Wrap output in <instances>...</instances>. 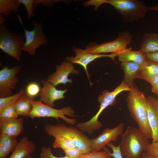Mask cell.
<instances>
[{
    "instance_id": "1",
    "label": "cell",
    "mask_w": 158,
    "mask_h": 158,
    "mask_svg": "<svg viewBox=\"0 0 158 158\" xmlns=\"http://www.w3.org/2000/svg\"><path fill=\"white\" fill-rule=\"evenodd\" d=\"M130 87L126 100L131 117L146 137L152 139V133L147 116V98L134 83Z\"/></svg>"
},
{
    "instance_id": "2",
    "label": "cell",
    "mask_w": 158,
    "mask_h": 158,
    "mask_svg": "<svg viewBox=\"0 0 158 158\" xmlns=\"http://www.w3.org/2000/svg\"><path fill=\"white\" fill-rule=\"evenodd\" d=\"M130 87L123 81L113 91L109 92L104 90L97 98L100 104L99 109L97 113L89 121L80 122L76 127L83 132H86L89 134H93L103 126L102 124L98 121V118L103 111L110 105H114L116 102L117 95L123 91H129Z\"/></svg>"
},
{
    "instance_id": "3",
    "label": "cell",
    "mask_w": 158,
    "mask_h": 158,
    "mask_svg": "<svg viewBox=\"0 0 158 158\" xmlns=\"http://www.w3.org/2000/svg\"><path fill=\"white\" fill-rule=\"evenodd\" d=\"M150 143L149 139L138 128L128 126L122 134L119 145L123 156L126 158H139Z\"/></svg>"
},
{
    "instance_id": "4",
    "label": "cell",
    "mask_w": 158,
    "mask_h": 158,
    "mask_svg": "<svg viewBox=\"0 0 158 158\" xmlns=\"http://www.w3.org/2000/svg\"><path fill=\"white\" fill-rule=\"evenodd\" d=\"M44 129L47 133L54 138L63 137L70 140L83 154L91 152L90 139L83 132L76 128L59 124L56 125L47 124L44 126Z\"/></svg>"
},
{
    "instance_id": "5",
    "label": "cell",
    "mask_w": 158,
    "mask_h": 158,
    "mask_svg": "<svg viewBox=\"0 0 158 158\" xmlns=\"http://www.w3.org/2000/svg\"><path fill=\"white\" fill-rule=\"evenodd\" d=\"M107 3L114 7L126 23L144 18L149 10L144 2L137 0H108Z\"/></svg>"
},
{
    "instance_id": "6",
    "label": "cell",
    "mask_w": 158,
    "mask_h": 158,
    "mask_svg": "<svg viewBox=\"0 0 158 158\" xmlns=\"http://www.w3.org/2000/svg\"><path fill=\"white\" fill-rule=\"evenodd\" d=\"M32 110L28 117L32 119L36 117H51L59 121V118L62 119L66 123L71 125L76 122L75 119L70 118L65 115L75 117L74 110L69 106L64 107L60 109H55L43 103L40 99L35 101L32 100Z\"/></svg>"
},
{
    "instance_id": "7",
    "label": "cell",
    "mask_w": 158,
    "mask_h": 158,
    "mask_svg": "<svg viewBox=\"0 0 158 158\" xmlns=\"http://www.w3.org/2000/svg\"><path fill=\"white\" fill-rule=\"evenodd\" d=\"M25 37L22 34L10 31L5 23L0 24V49L18 61L25 44Z\"/></svg>"
},
{
    "instance_id": "8",
    "label": "cell",
    "mask_w": 158,
    "mask_h": 158,
    "mask_svg": "<svg viewBox=\"0 0 158 158\" xmlns=\"http://www.w3.org/2000/svg\"><path fill=\"white\" fill-rule=\"evenodd\" d=\"M133 36L128 31L121 32L115 40L100 44H90L86 48L87 52L93 54L111 53L118 54L127 49Z\"/></svg>"
},
{
    "instance_id": "9",
    "label": "cell",
    "mask_w": 158,
    "mask_h": 158,
    "mask_svg": "<svg viewBox=\"0 0 158 158\" xmlns=\"http://www.w3.org/2000/svg\"><path fill=\"white\" fill-rule=\"evenodd\" d=\"M17 15L23 28L25 38V44L22 50L27 52L31 56H34L37 48L41 45H47L48 43V39L43 31L42 24L36 20H34L32 22L34 26L33 29L27 30L23 26L20 16Z\"/></svg>"
},
{
    "instance_id": "10",
    "label": "cell",
    "mask_w": 158,
    "mask_h": 158,
    "mask_svg": "<svg viewBox=\"0 0 158 158\" xmlns=\"http://www.w3.org/2000/svg\"><path fill=\"white\" fill-rule=\"evenodd\" d=\"M22 68L15 66L9 68L5 66L0 71V97H4L12 95V90L15 88L18 79L16 76Z\"/></svg>"
},
{
    "instance_id": "11",
    "label": "cell",
    "mask_w": 158,
    "mask_h": 158,
    "mask_svg": "<svg viewBox=\"0 0 158 158\" xmlns=\"http://www.w3.org/2000/svg\"><path fill=\"white\" fill-rule=\"evenodd\" d=\"M124 123H120L113 128H107L105 129L97 137L90 139L91 152L100 151L102 149H104L109 142H116L118 137L124 132Z\"/></svg>"
},
{
    "instance_id": "12",
    "label": "cell",
    "mask_w": 158,
    "mask_h": 158,
    "mask_svg": "<svg viewBox=\"0 0 158 158\" xmlns=\"http://www.w3.org/2000/svg\"><path fill=\"white\" fill-rule=\"evenodd\" d=\"M73 49L75 53V56L74 57L68 56L66 58V60L73 64H78L84 68L91 85L92 83L90 80V75L87 70L88 64L95 59L102 57H108L115 61V57L118 55V54L114 53L109 54H92L87 52L85 49L75 47H73Z\"/></svg>"
},
{
    "instance_id": "13",
    "label": "cell",
    "mask_w": 158,
    "mask_h": 158,
    "mask_svg": "<svg viewBox=\"0 0 158 158\" xmlns=\"http://www.w3.org/2000/svg\"><path fill=\"white\" fill-rule=\"evenodd\" d=\"M79 71L73 66V63L67 61H64L60 65L56 66V70L50 75L47 80L55 87L59 84H65L72 82V80L68 78L71 74H78Z\"/></svg>"
},
{
    "instance_id": "14",
    "label": "cell",
    "mask_w": 158,
    "mask_h": 158,
    "mask_svg": "<svg viewBox=\"0 0 158 158\" xmlns=\"http://www.w3.org/2000/svg\"><path fill=\"white\" fill-rule=\"evenodd\" d=\"M43 87L39 94L40 100L44 104L54 107V103L57 100L64 99V94L68 90H59L55 86L44 79L41 81Z\"/></svg>"
},
{
    "instance_id": "15",
    "label": "cell",
    "mask_w": 158,
    "mask_h": 158,
    "mask_svg": "<svg viewBox=\"0 0 158 158\" xmlns=\"http://www.w3.org/2000/svg\"><path fill=\"white\" fill-rule=\"evenodd\" d=\"M147 116L152 133V142L158 140V100L149 96L147 98Z\"/></svg>"
},
{
    "instance_id": "16",
    "label": "cell",
    "mask_w": 158,
    "mask_h": 158,
    "mask_svg": "<svg viewBox=\"0 0 158 158\" xmlns=\"http://www.w3.org/2000/svg\"><path fill=\"white\" fill-rule=\"evenodd\" d=\"M22 118L0 120V134L17 137L23 130Z\"/></svg>"
},
{
    "instance_id": "17",
    "label": "cell",
    "mask_w": 158,
    "mask_h": 158,
    "mask_svg": "<svg viewBox=\"0 0 158 158\" xmlns=\"http://www.w3.org/2000/svg\"><path fill=\"white\" fill-rule=\"evenodd\" d=\"M35 149V145L33 141L24 136L20 139L8 158H26L33 153Z\"/></svg>"
},
{
    "instance_id": "18",
    "label": "cell",
    "mask_w": 158,
    "mask_h": 158,
    "mask_svg": "<svg viewBox=\"0 0 158 158\" xmlns=\"http://www.w3.org/2000/svg\"><path fill=\"white\" fill-rule=\"evenodd\" d=\"M118 60L121 63L132 62L142 66L147 61L145 54L140 50L134 51L130 47L118 54Z\"/></svg>"
},
{
    "instance_id": "19",
    "label": "cell",
    "mask_w": 158,
    "mask_h": 158,
    "mask_svg": "<svg viewBox=\"0 0 158 158\" xmlns=\"http://www.w3.org/2000/svg\"><path fill=\"white\" fill-rule=\"evenodd\" d=\"M121 66L123 71V81L130 87L133 83L134 80L137 78L143 66L132 62L121 63Z\"/></svg>"
},
{
    "instance_id": "20",
    "label": "cell",
    "mask_w": 158,
    "mask_h": 158,
    "mask_svg": "<svg viewBox=\"0 0 158 158\" xmlns=\"http://www.w3.org/2000/svg\"><path fill=\"white\" fill-rule=\"evenodd\" d=\"M17 137L0 134V158H6L18 144Z\"/></svg>"
},
{
    "instance_id": "21",
    "label": "cell",
    "mask_w": 158,
    "mask_h": 158,
    "mask_svg": "<svg viewBox=\"0 0 158 158\" xmlns=\"http://www.w3.org/2000/svg\"><path fill=\"white\" fill-rule=\"evenodd\" d=\"M140 50L145 54L158 51V33L145 34L142 37Z\"/></svg>"
},
{
    "instance_id": "22",
    "label": "cell",
    "mask_w": 158,
    "mask_h": 158,
    "mask_svg": "<svg viewBox=\"0 0 158 158\" xmlns=\"http://www.w3.org/2000/svg\"><path fill=\"white\" fill-rule=\"evenodd\" d=\"M32 100H35L29 97L25 93L15 104V107L18 116L28 117L32 108Z\"/></svg>"
},
{
    "instance_id": "23",
    "label": "cell",
    "mask_w": 158,
    "mask_h": 158,
    "mask_svg": "<svg viewBox=\"0 0 158 158\" xmlns=\"http://www.w3.org/2000/svg\"><path fill=\"white\" fill-rule=\"evenodd\" d=\"M158 75V63L147 60L143 66L137 78L150 82L154 77Z\"/></svg>"
},
{
    "instance_id": "24",
    "label": "cell",
    "mask_w": 158,
    "mask_h": 158,
    "mask_svg": "<svg viewBox=\"0 0 158 158\" xmlns=\"http://www.w3.org/2000/svg\"><path fill=\"white\" fill-rule=\"evenodd\" d=\"M19 5L18 0H0V14L9 17L10 12H18Z\"/></svg>"
},
{
    "instance_id": "25",
    "label": "cell",
    "mask_w": 158,
    "mask_h": 158,
    "mask_svg": "<svg viewBox=\"0 0 158 158\" xmlns=\"http://www.w3.org/2000/svg\"><path fill=\"white\" fill-rule=\"evenodd\" d=\"M25 92V90L21 88L17 93L4 97L0 98V111L6 107L15 104L16 102L23 96Z\"/></svg>"
},
{
    "instance_id": "26",
    "label": "cell",
    "mask_w": 158,
    "mask_h": 158,
    "mask_svg": "<svg viewBox=\"0 0 158 158\" xmlns=\"http://www.w3.org/2000/svg\"><path fill=\"white\" fill-rule=\"evenodd\" d=\"M54 138L55 139L53 144V146L54 148H59L63 150L76 147L71 140L66 138L58 137Z\"/></svg>"
},
{
    "instance_id": "27",
    "label": "cell",
    "mask_w": 158,
    "mask_h": 158,
    "mask_svg": "<svg viewBox=\"0 0 158 158\" xmlns=\"http://www.w3.org/2000/svg\"><path fill=\"white\" fill-rule=\"evenodd\" d=\"M18 115L15 107V104L8 106L0 111V120L18 118Z\"/></svg>"
},
{
    "instance_id": "28",
    "label": "cell",
    "mask_w": 158,
    "mask_h": 158,
    "mask_svg": "<svg viewBox=\"0 0 158 158\" xmlns=\"http://www.w3.org/2000/svg\"><path fill=\"white\" fill-rule=\"evenodd\" d=\"M104 150L99 152H91L83 154L78 158H111V152L106 147Z\"/></svg>"
},
{
    "instance_id": "29",
    "label": "cell",
    "mask_w": 158,
    "mask_h": 158,
    "mask_svg": "<svg viewBox=\"0 0 158 158\" xmlns=\"http://www.w3.org/2000/svg\"><path fill=\"white\" fill-rule=\"evenodd\" d=\"M41 90L40 85L37 83L32 82L27 86L25 93L30 97L35 99V98L39 94Z\"/></svg>"
},
{
    "instance_id": "30",
    "label": "cell",
    "mask_w": 158,
    "mask_h": 158,
    "mask_svg": "<svg viewBox=\"0 0 158 158\" xmlns=\"http://www.w3.org/2000/svg\"><path fill=\"white\" fill-rule=\"evenodd\" d=\"M145 152L151 158H158V140L150 143Z\"/></svg>"
},
{
    "instance_id": "31",
    "label": "cell",
    "mask_w": 158,
    "mask_h": 158,
    "mask_svg": "<svg viewBox=\"0 0 158 158\" xmlns=\"http://www.w3.org/2000/svg\"><path fill=\"white\" fill-rule=\"evenodd\" d=\"M19 4H23L25 7L27 13L28 20L32 18L33 12V5L34 0H18Z\"/></svg>"
},
{
    "instance_id": "32",
    "label": "cell",
    "mask_w": 158,
    "mask_h": 158,
    "mask_svg": "<svg viewBox=\"0 0 158 158\" xmlns=\"http://www.w3.org/2000/svg\"><path fill=\"white\" fill-rule=\"evenodd\" d=\"M65 156L68 158H78L83 152L78 148L75 147L73 149L63 150Z\"/></svg>"
},
{
    "instance_id": "33",
    "label": "cell",
    "mask_w": 158,
    "mask_h": 158,
    "mask_svg": "<svg viewBox=\"0 0 158 158\" xmlns=\"http://www.w3.org/2000/svg\"><path fill=\"white\" fill-rule=\"evenodd\" d=\"M40 158H68L66 156L58 157L52 154L51 149L49 147H44L41 149V152L40 154Z\"/></svg>"
},
{
    "instance_id": "34",
    "label": "cell",
    "mask_w": 158,
    "mask_h": 158,
    "mask_svg": "<svg viewBox=\"0 0 158 158\" xmlns=\"http://www.w3.org/2000/svg\"><path fill=\"white\" fill-rule=\"evenodd\" d=\"M107 146L110 148L112 150V152L111 153V157L114 158H123L121 152L120 145L116 146L110 142L107 144Z\"/></svg>"
},
{
    "instance_id": "35",
    "label": "cell",
    "mask_w": 158,
    "mask_h": 158,
    "mask_svg": "<svg viewBox=\"0 0 158 158\" xmlns=\"http://www.w3.org/2000/svg\"><path fill=\"white\" fill-rule=\"evenodd\" d=\"M108 0H91L84 3V5L86 7L90 5H94L95 6V10L97 11L99 7L101 5L107 3Z\"/></svg>"
},
{
    "instance_id": "36",
    "label": "cell",
    "mask_w": 158,
    "mask_h": 158,
    "mask_svg": "<svg viewBox=\"0 0 158 158\" xmlns=\"http://www.w3.org/2000/svg\"><path fill=\"white\" fill-rule=\"evenodd\" d=\"M149 83L152 85V92L158 95V75L152 78Z\"/></svg>"
},
{
    "instance_id": "37",
    "label": "cell",
    "mask_w": 158,
    "mask_h": 158,
    "mask_svg": "<svg viewBox=\"0 0 158 158\" xmlns=\"http://www.w3.org/2000/svg\"><path fill=\"white\" fill-rule=\"evenodd\" d=\"M147 60L158 63V51L155 52L145 54Z\"/></svg>"
},
{
    "instance_id": "38",
    "label": "cell",
    "mask_w": 158,
    "mask_h": 158,
    "mask_svg": "<svg viewBox=\"0 0 158 158\" xmlns=\"http://www.w3.org/2000/svg\"><path fill=\"white\" fill-rule=\"evenodd\" d=\"M6 19L4 15L0 14V24L5 23Z\"/></svg>"
},
{
    "instance_id": "39",
    "label": "cell",
    "mask_w": 158,
    "mask_h": 158,
    "mask_svg": "<svg viewBox=\"0 0 158 158\" xmlns=\"http://www.w3.org/2000/svg\"><path fill=\"white\" fill-rule=\"evenodd\" d=\"M149 10L158 11V4L151 7H148Z\"/></svg>"
},
{
    "instance_id": "40",
    "label": "cell",
    "mask_w": 158,
    "mask_h": 158,
    "mask_svg": "<svg viewBox=\"0 0 158 158\" xmlns=\"http://www.w3.org/2000/svg\"><path fill=\"white\" fill-rule=\"evenodd\" d=\"M139 158H151L145 152H143Z\"/></svg>"
},
{
    "instance_id": "41",
    "label": "cell",
    "mask_w": 158,
    "mask_h": 158,
    "mask_svg": "<svg viewBox=\"0 0 158 158\" xmlns=\"http://www.w3.org/2000/svg\"><path fill=\"white\" fill-rule=\"evenodd\" d=\"M26 158H33L30 155L28 156Z\"/></svg>"
}]
</instances>
